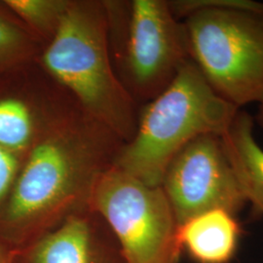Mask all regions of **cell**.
I'll use <instances>...</instances> for the list:
<instances>
[{
  "instance_id": "obj_1",
  "label": "cell",
  "mask_w": 263,
  "mask_h": 263,
  "mask_svg": "<svg viewBox=\"0 0 263 263\" xmlns=\"http://www.w3.org/2000/svg\"><path fill=\"white\" fill-rule=\"evenodd\" d=\"M99 167V151L85 131L60 127L36 140L0 216V239L14 253L77 213Z\"/></svg>"
},
{
  "instance_id": "obj_2",
  "label": "cell",
  "mask_w": 263,
  "mask_h": 263,
  "mask_svg": "<svg viewBox=\"0 0 263 263\" xmlns=\"http://www.w3.org/2000/svg\"><path fill=\"white\" fill-rule=\"evenodd\" d=\"M239 109L216 94L190 59L145 107L113 166L147 185L161 186L179 151L200 136H221Z\"/></svg>"
},
{
  "instance_id": "obj_3",
  "label": "cell",
  "mask_w": 263,
  "mask_h": 263,
  "mask_svg": "<svg viewBox=\"0 0 263 263\" xmlns=\"http://www.w3.org/2000/svg\"><path fill=\"white\" fill-rule=\"evenodd\" d=\"M42 61L97 122L131 140L137 129L133 100L113 72L101 4L70 1Z\"/></svg>"
},
{
  "instance_id": "obj_4",
  "label": "cell",
  "mask_w": 263,
  "mask_h": 263,
  "mask_svg": "<svg viewBox=\"0 0 263 263\" xmlns=\"http://www.w3.org/2000/svg\"><path fill=\"white\" fill-rule=\"evenodd\" d=\"M183 24L191 60L216 94L240 108L263 103V16L209 5L170 1Z\"/></svg>"
},
{
  "instance_id": "obj_5",
  "label": "cell",
  "mask_w": 263,
  "mask_h": 263,
  "mask_svg": "<svg viewBox=\"0 0 263 263\" xmlns=\"http://www.w3.org/2000/svg\"><path fill=\"white\" fill-rule=\"evenodd\" d=\"M89 210L109 226L126 263H178V224L161 186L112 166L96 176Z\"/></svg>"
},
{
  "instance_id": "obj_6",
  "label": "cell",
  "mask_w": 263,
  "mask_h": 263,
  "mask_svg": "<svg viewBox=\"0 0 263 263\" xmlns=\"http://www.w3.org/2000/svg\"><path fill=\"white\" fill-rule=\"evenodd\" d=\"M161 187L178 226L212 210L236 215L247 204L217 135L200 136L179 151L166 170Z\"/></svg>"
},
{
  "instance_id": "obj_7",
  "label": "cell",
  "mask_w": 263,
  "mask_h": 263,
  "mask_svg": "<svg viewBox=\"0 0 263 263\" xmlns=\"http://www.w3.org/2000/svg\"><path fill=\"white\" fill-rule=\"evenodd\" d=\"M187 38L163 0H135L127 42V67L140 94L155 98L190 60Z\"/></svg>"
},
{
  "instance_id": "obj_8",
  "label": "cell",
  "mask_w": 263,
  "mask_h": 263,
  "mask_svg": "<svg viewBox=\"0 0 263 263\" xmlns=\"http://www.w3.org/2000/svg\"><path fill=\"white\" fill-rule=\"evenodd\" d=\"M13 255V263H126L118 244L79 212Z\"/></svg>"
},
{
  "instance_id": "obj_9",
  "label": "cell",
  "mask_w": 263,
  "mask_h": 263,
  "mask_svg": "<svg viewBox=\"0 0 263 263\" xmlns=\"http://www.w3.org/2000/svg\"><path fill=\"white\" fill-rule=\"evenodd\" d=\"M241 228L235 215L212 210L189 218L178 226L177 240L197 263H228L234 257Z\"/></svg>"
},
{
  "instance_id": "obj_10",
  "label": "cell",
  "mask_w": 263,
  "mask_h": 263,
  "mask_svg": "<svg viewBox=\"0 0 263 263\" xmlns=\"http://www.w3.org/2000/svg\"><path fill=\"white\" fill-rule=\"evenodd\" d=\"M254 128V117L239 109L220 140L247 202L263 214V149Z\"/></svg>"
},
{
  "instance_id": "obj_11",
  "label": "cell",
  "mask_w": 263,
  "mask_h": 263,
  "mask_svg": "<svg viewBox=\"0 0 263 263\" xmlns=\"http://www.w3.org/2000/svg\"><path fill=\"white\" fill-rule=\"evenodd\" d=\"M35 136V117L28 102L17 95L0 96V146L26 158Z\"/></svg>"
},
{
  "instance_id": "obj_12",
  "label": "cell",
  "mask_w": 263,
  "mask_h": 263,
  "mask_svg": "<svg viewBox=\"0 0 263 263\" xmlns=\"http://www.w3.org/2000/svg\"><path fill=\"white\" fill-rule=\"evenodd\" d=\"M27 27L6 5L0 4V73L27 62L33 52Z\"/></svg>"
},
{
  "instance_id": "obj_13",
  "label": "cell",
  "mask_w": 263,
  "mask_h": 263,
  "mask_svg": "<svg viewBox=\"0 0 263 263\" xmlns=\"http://www.w3.org/2000/svg\"><path fill=\"white\" fill-rule=\"evenodd\" d=\"M3 3L27 28L52 38L70 1L5 0Z\"/></svg>"
},
{
  "instance_id": "obj_14",
  "label": "cell",
  "mask_w": 263,
  "mask_h": 263,
  "mask_svg": "<svg viewBox=\"0 0 263 263\" xmlns=\"http://www.w3.org/2000/svg\"><path fill=\"white\" fill-rule=\"evenodd\" d=\"M25 159V157L0 146V216L8 201Z\"/></svg>"
},
{
  "instance_id": "obj_15",
  "label": "cell",
  "mask_w": 263,
  "mask_h": 263,
  "mask_svg": "<svg viewBox=\"0 0 263 263\" xmlns=\"http://www.w3.org/2000/svg\"><path fill=\"white\" fill-rule=\"evenodd\" d=\"M13 252L0 239V263H13Z\"/></svg>"
},
{
  "instance_id": "obj_16",
  "label": "cell",
  "mask_w": 263,
  "mask_h": 263,
  "mask_svg": "<svg viewBox=\"0 0 263 263\" xmlns=\"http://www.w3.org/2000/svg\"><path fill=\"white\" fill-rule=\"evenodd\" d=\"M254 123H256L259 127L263 129V103L259 104V107L256 115L254 117Z\"/></svg>"
}]
</instances>
